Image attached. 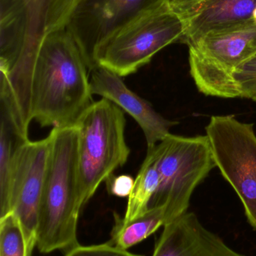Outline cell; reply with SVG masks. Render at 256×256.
<instances>
[{"label":"cell","mask_w":256,"mask_h":256,"mask_svg":"<svg viewBox=\"0 0 256 256\" xmlns=\"http://www.w3.org/2000/svg\"><path fill=\"white\" fill-rule=\"evenodd\" d=\"M90 68L67 28L47 33L32 84V118L41 127L72 128L93 103Z\"/></svg>","instance_id":"1"},{"label":"cell","mask_w":256,"mask_h":256,"mask_svg":"<svg viewBox=\"0 0 256 256\" xmlns=\"http://www.w3.org/2000/svg\"><path fill=\"white\" fill-rule=\"evenodd\" d=\"M51 150L39 208L36 246L42 254L79 245L80 201L77 173L76 127L52 128Z\"/></svg>","instance_id":"2"},{"label":"cell","mask_w":256,"mask_h":256,"mask_svg":"<svg viewBox=\"0 0 256 256\" xmlns=\"http://www.w3.org/2000/svg\"><path fill=\"white\" fill-rule=\"evenodd\" d=\"M126 126L125 112L105 98L93 102L77 123V173L82 206L127 162L131 150Z\"/></svg>","instance_id":"3"},{"label":"cell","mask_w":256,"mask_h":256,"mask_svg":"<svg viewBox=\"0 0 256 256\" xmlns=\"http://www.w3.org/2000/svg\"><path fill=\"white\" fill-rule=\"evenodd\" d=\"M155 150L160 184L150 208L164 206L165 225L188 212L195 188L216 165L207 135L169 134Z\"/></svg>","instance_id":"4"},{"label":"cell","mask_w":256,"mask_h":256,"mask_svg":"<svg viewBox=\"0 0 256 256\" xmlns=\"http://www.w3.org/2000/svg\"><path fill=\"white\" fill-rule=\"evenodd\" d=\"M184 31L183 20L168 2L140 15L110 36L96 51V66L106 68L121 78L133 74L161 50L180 42Z\"/></svg>","instance_id":"5"},{"label":"cell","mask_w":256,"mask_h":256,"mask_svg":"<svg viewBox=\"0 0 256 256\" xmlns=\"http://www.w3.org/2000/svg\"><path fill=\"white\" fill-rule=\"evenodd\" d=\"M188 46L191 76L200 92L221 98H240L233 74L256 54L255 20L210 33Z\"/></svg>","instance_id":"6"},{"label":"cell","mask_w":256,"mask_h":256,"mask_svg":"<svg viewBox=\"0 0 256 256\" xmlns=\"http://www.w3.org/2000/svg\"><path fill=\"white\" fill-rule=\"evenodd\" d=\"M216 167L240 198L256 230V135L254 124L213 116L205 128Z\"/></svg>","instance_id":"7"},{"label":"cell","mask_w":256,"mask_h":256,"mask_svg":"<svg viewBox=\"0 0 256 256\" xmlns=\"http://www.w3.org/2000/svg\"><path fill=\"white\" fill-rule=\"evenodd\" d=\"M51 143L50 134L42 140L21 142L15 153L11 178L7 214L14 213L18 216L33 250L36 246L39 208Z\"/></svg>","instance_id":"8"},{"label":"cell","mask_w":256,"mask_h":256,"mask_svg":"<svg viewBox=\"0 0 256 256\" xmlns=\"http://www.w3.org/2000/svg\"><path fill=\"white\" fill-rule=\"evenodd\" d=\"M168 2V0H82L66 28L75 38L90 72L96 67L98 48L110 36L140 15Z\"/></svg>","instance_id":"9"},{"label":"cell","mask_w":256,"mask_h":256,"mask_svg":"<svg viewBox=\"0 0 256 256\" xmlns=\"http://www.w3.org/2000/svg\"><path fill=\"white\" fill-rule=\"evenodd\" d=\"M27 32L22 50L9 72H0V82L22 120L31 118L32 84L36 58L47 34L48 16L54 0H22Z\"/></svg>","instance_id":"10"},{"label":"cell","mask_w":256,"mask_h":256,"mask_svg":"<svg viewBox=\"0 0 256 256\" xmlns=\"http://www.w3.org/2000/svg\"><path fill=\"white\" fill-rule=\"evenodd\" d=\"M122 78L106 68L96 66L90 72L92 93L110 100L132 117L144 132L147 148L153 147L178 122L164 118L151 104L129 88Z\"/></svg>","instance_id":"11"},{"label":"cell","mask_w":256,"mask_h":256,"mask_svg":"<svg viewBox=\"0 0 256 256\" xmlns=\"http://www.w3.org/2000/svg\"><path fill=\"white\" fill-rule=\"evenodd\" d=\"M152 256H246L207 230L192 212L164 226Z\"/></svg>","instance_id":"12"},{"label":"cell","mask_w":256,"mask_h":256,"mask_svg":"<svg viewBox=\"0 0 256 256\" xmlns=\"http://www.w3.org/2000/svg\"><path fill=\"white\" fill-rule=\"evenodd\" d=\"M255 8L256 0H201L175 12L184 24L180 42L192 44L210 33L252 22Z\"/></svg>","instance_id":"13"},{"label":"cell","mask_w":256,"mask_h":256,"mask_svg":"<svg viewBox=\"0 0 256 256\" xmlns=\"http://www.w3.org/2000/svg\"><path fill=\"white\" fill-rule=\"evenodd\" d=\"M0 72H9L22 50L27 18L22 0H0Z\"/></svg>","instance_id":"14"},{"label":"cell","mask_w":256,"mask_h":256,"mask_svg":"<svg viewBox=\"0 0 256 256\" xmlns=\"http://www.w3.org/2000/svg\"><path fill=\"white\" fill-rule=\"evenodd\" d=\"M160 184L155 146L147 148L145 159L135 178L133 189L128 197L124 222L132 220L150 208L152 200Z\"/></svg>","instance_id":"15"},{"label":"cell","mask_w":256,"mask_h":256,"mask_svg":"<svg viewBox=\"0 0 256 256\" xmlns=\"http://www.w3.org/2000/svg\"><path fill=\"white\" fill-rule=\"evenodd\" d=\"M115 225L111 233V244L128 250L145 240L165 226V208L155 206L149 208L144 214L132 220L124 222L114 214Z\"/></svg>","instance_id":"16"},{"label":"cell","mask_w":256,"mask_h":256,"mask_svg":"<svg viewBox=\"0 0 256 256\" xmlns=\"http://www.w3.org/2000/svg\"><path fill=\"white\" fill-rule=\"evenodd\" d=\"M0 218H3L8 214L9 188L15 153L20 144L26 140L20 135L9 114L3 110H0Z\"/></svg>","instance_id":"17"},{"label":"cell","mask_w":256,"mask_h":256,"mask_svg":"<svg viewBox=\"0 0 256 256\" xmlns=\"http://www.w3.org/2000/svg\"><path fill=\"white\" fill-rule=\"evenodd\" d=\"M33 251L18 216L10 213L0 218V256H32Z\"/></svg>","instance_id":"18"},{"label":"cell","mask_w":256,"mask_h":256,"mask_svg":"<svg viewBox=\"0 0 256 256\" xmlns=\"http://www.w3.org/2000/svg\"><path fill=\"white\" fill-rule=\"evenodd\" d=\"M241 98L256 97V54L240 64L233 74Z\"/></svg>","instance_id":"19"},{"label":"cell","mask_w":256,"mask_h":256,"mask_svg":"<svg viewBox=\"0 0 256 256\" xmlns=\"http://www.w3.org/2000/svg\"><path fill=\"white\" fill-rule=\"evenodd\" d=\"M82 0H54L48 16L47 33L66 28L71 16Z\"/></svg>","instance_id":"20"},{"label":"cell","mask_w":256,"mask_h":256,"mask_svg":"<svg viewBox=\"0 0 256 256\" xmlns=\"http://www.w3.org/2000/svg\"><path fill=\"white\" fill-rule=\"evenodd\" d=\"M65 256H143L128 252L127 250L121 249L109 244L81 246L78 245L69 250Z\"/></svg>","instance_id":"21"},{"label":"cell","mask_w":256,"mask_h":256,"mask_svg":"<svg viewBox=\"0 0 256 256\" xmlns=\"http://www.w3.org/2000/svg\"><path fill=\"white\" fill-rule=\"evenodd\" d=\"M135 179L129 174L111 176L106 180L107 190L111 195L125 198L129 197L133 189Z\"/></svg>","instance_id":"22"},{"label":"cell","mask_w":256,"mask_h":256,"mask_svg":"<svg viewBox=\"0 0 256 256\" xmlns=\"http://www.w3.org/2000/svg\"><path fill=\"white\" fill-rule=\"evenodd\" d=\"M200 1L201 0H168V4L173 12H178Z\"/></svg>","instance_id":"23"},{"label":"cell","mask_w":256,"mask_h":256,"mask_svg":"<svg viewBox=\"0 0 256 256\" xmlns=\"http://www.w3.org/2000/svg\"><path fill=\"white\" fill-rule=\"evenodd\" d=\"M254 20H255V21L256 22V8L255 12H254Z\"/></svg>","instance_id":"24"},{"label":"cell","mask_w":256,"mask_h":256,"mask_svg":"<svg viewBox=\"0 0 256 256\" xmlns=\"http://www.w3.org/2000/svg\"><path fill=\"white\" fill-rule=\"evenodd\" d=\"M252 100H253V102H256V97L253 98H252Z\"/></svg>","instance_id":"25"}]
</instances>
